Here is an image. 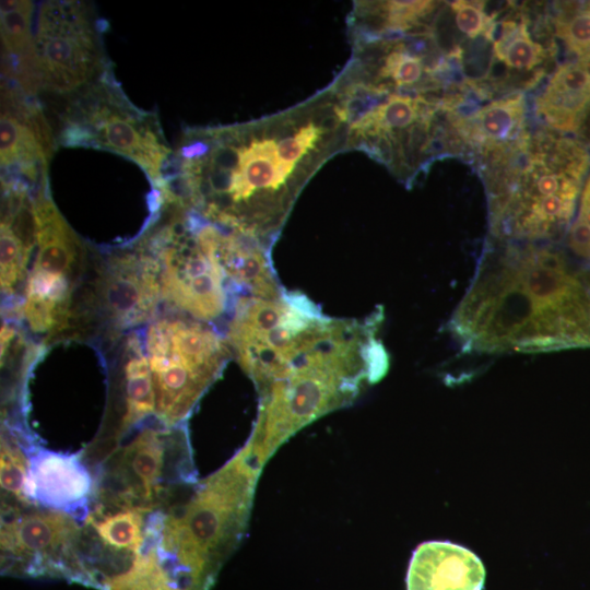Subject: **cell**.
Segmentation results:
<instances>
[{"label": "cell", "instance_id": "1", "mask_svg": "<svg viewBox=\"0 0 590 590\" xmlns=\"http://www.w3.org/2000/svg\"><path fill=\"white\" fill-rule=\"evenodd\" d=\"M448 329L463 353L590 347L588 269L548 243L489 247Z\"/></svg>", "mask_w": 590, "mask_h": 590}, {"label": "cell", "instance_id": "2", "mask_svg": "<svg viewBox=\"0 0 590 590\" xmlns=\"http://www.w3.org/2000/svg\"><path fill=\"white\" fill-rule=\"evenodd\" d=\"M290 116L187 129L164 172L166 199L270 249L316 170L288 164L280 155Z\"/></svg>", "mask_w": 590, "mask_h": 590}, {"label": "cell", "instance_id": "3", "mask_svg": "<svg viewBox=\"0 0 590 590\" xmlns=\"http://www.w3.org/2000/svg\"><path fill=\"white\" fill-rule=\"evenodd\" d=\"M382 310L363 319L319 310L272 356L256 388L259 412L246 446L260 467L297 430L351 404L389 368Z\"/></svg>", "mask_w": 590, "mask_h": 590}, {"label": "cell", "instance_id": "4", "mask_svg": "<svg viewBox=\"0 0 590 590\" xmlns=\"http://www.w3.org/2000/svg\"><path fill=\"white\" fill-rule=\"evenodd\" d=\"M261 469L245 446L184 505L152 514L149 529L158 558L184 590H205L241 540Z\"/></svg>", "mask_w": 590, "mask_h": 590}, {"label": "cell", "instance_id": "5", "mask_svg": "<svg viewBox=\"0 0 590 590\" xmlns=\"http://www.w3.org/2000/svg\"><path fill=\"white\" fill-rule=\"evenodd\" d=\"M588 166V153L573 140L548 138L542 142L522 172L491 189V223L496 237L545 244L566 235Z\"/></svg>", "mask_w": 590, "mask_h": 590}, {"label": "cell", "instance_id": "6", "mask_svg": "<svg viewBox=\"0 0 590 590\" xmlns=\"http://www.w3.org/2000/svg\"><path fill=\"white\" fill-rule=\"evenodd\" d=\"M163 426L181 425L232 355L213 324L176 310L157 315L143 337Z\"/></svg>", "mask_w": 590, "mask_h": 590}, {"label": "cell", "instance_id": "7", "mask_svg": "<svg viewBox=\"0 0 590 590\" xmlns=\"http://www.w3.org/2000/svg\"><path fill=\"white\" fill-rule=\"evenodd\" d=\"M143 244L158 263L162 297L172 309L211 323L228 318L236 297L217 260L214 224L179 205Z\"/></svg>", "mask_w": 590, "mask_h": 590}, {"label": "cell", "instance_id": "8", "mask_svg": "<svg viewBox=\"0 0 590 590\" xmlns=\"http://www.w3.org/2000/svg\"><path fill=\"white\" fill-rule=\"evenodd\" d=\"M59 141L68 146H91L135 162L156 189L173 150L167 145L157 117L130 103L111 70L81 91L66 96Z\"/></svg>", "mask_w": 590, "mask_h": 590}, {"label": "cell", "instance_id": "9", "mask_svg": "<svg viewBox=\"0 0 590 590\" xmlns=\"http://www.w3.org/2000/svg\"><path fill=\"white\" fill-rule=\"evenodd\" d=\"M36 252L16 315L42 340L70 328L76 319L74 292L83 273V245L49 198L46 186L33 197Z\"/></svg>", "mask_w": 590, "mask_h": 590}, {"label": "cell", "instance_id": "10", "mask_svg": "<svg viewBox=\"0 0 590 590\" xmlns=\"http://www.w3.org/2000/svg\"><path fill=\"white\" fill-rule=\"evenodd\" d=\"M34 45L42 91L69 96L110 70L101 22L82 2H43Z\"/></svg>", "mask_w": 590, "mask_h": 590}, {"label": "cell", "instance_id": "11", "mask_svg": "<svg viewBox=\"0 0 590 590\" xmlns=\"http://www.w3.org/2000/svg\"><path fill=\"white\" fill-rule=\"evenodd\" d=\"M9 506L1 521L4 566L28 575H63L87 581L81 560L82 529L74 517L45 508Z\"/></svg>", "mask_w": 590, "mask_h": 590}, {"label": "cell", "instance_id": "12", "mask_svg": "<svg viewBox=\"0 0 590 590\" xmlns=\"http://www.w3.org/2000/svg\"><path fill=\"white\" fill-rule=\"evenodd\" d=\"M158 263L146 246L120 250L98 269L88 306L110 333L150 323L162 302Z\"/></svg>", "mask_w": 590, "mask_h": 590}, {"label": "cell", "instance_id": "13", "mask_svg": "<svg viewBox=\"0 0 590 590\" xmlns=\"http://www.w3.org/2000/svg\"><path fill=\"white\" fill-rule=\"evenodd\" d=\"M187 439L179 426L143 428L114 458L106 471L110 489L99 500L142 507L152 511L162 502L170 452Z\"/></svg>", "mask_w": 590, "mask_h": 590}, {"label": "cell", "instance_id": "14", "mask_svg": "<svg viewBox=\"0 0 590 590\" xmlns=\"http://www.w3.org/2000/svg\"><path fill=\"white\" fill-rule=\"evenodd\" d=\"M54 135L34 96L4 81L1 85L0 161L2 178L31 187L46 185Z\"/></svg>", "mask_w": 590, "mask_h": 590}, {"label": "cell", "instance_id": "15", "mask_svg": "<svg viewBox=\"0 0 590 590\" xmlns=\"http://www.w3.org/2000/svg\"><path fill=\"white\" fill-rule=\"evenodd\" d=\"M24 493L32 506L85 519L96 486L80 455L37 448L27 456Z\"/></svg>", "mask_w": 590, "mask_h": 590}, {"label": "cell", "instance_id": "16", "mask_svg": "<svg viewBox=\"0 0 590 590\" xmlns=\"http://www.w3.org/2000/svg\"><path fill=\"white\" fill-rule=\"evenodd\" d=\"M31 186L1 179L0 284L5 307L17 310L36 246Z\"/></svg>", "mask_w": 590, "mask_h": 590}, {"label": "cell", "instance_id": "17", "mask_svg": "<svg viewBox=\"0 0 590 590\" xmlns=\"http://www.w3.org/2000/svg\"><path fill=\"white\" fill-rule=\"evenodd\" d=\"M151 510L142 507L99 500L85 520L84 535L94 540L101 550L96 557H104L107 579L126 571L143 551L148 541ZM83 530V529H82Z\"/></svg>", "mask_w": 590, "mask_h": 590}, {"label": "cell", "instance_id": "18", "mask_svg": "<svg viewBox=\"0 0 590 590\" xmlns=\"http://www.w3.org/2000/svg\"><path fill=\"white\" fill-rule=\"evenodd\" d=\"M485 568L469 548L449 541L420 544L411 557L406 590H483Z\"/></svg>", "mask_w": 590, "mask_h": 590}, {"label": "cell", "instance_id": "19", "mask_svg": "<svg viewBox=\"0 0 590 590\" xmlns=\"http://www.w3.org/2000/svg\"><path fill=\"white\" fill-rule=\"evenodd\" d=\"M217 260L236 297H275L284 288L270 259V249L247 235L214 224Z\"/></svg>", "mask_w": 590, "mask_h": 590}, {"label": "cell", "instance_id": "20", "mask_svg": "<svg viewBox=\"0 0 590 590\" xmlns=\"http://www.w3.org/2000/svg\"><path fill=\"white\" fill-rule=\"evenodd\" d=\"M32 14L31 1H1L2 79L25 94L35 96L42 91V86L32 32Z\"/></svg>", "mask_w": 590, "mask_h": 590}, {"label": "cell", "instance_id": "21", "mask_svg": "<svg viewBox=\"0 0 590 590\" xmlns=\"http://www.w3.org/2000/svg\"><path fill=\"white\" fill-rule=\"evenodd\" d=\"M590 109V78L577 60L557 67L535 99V113L547 126L574 132Z\"/></svg>", "mask_w": 590, "mask_h": 590}, {"label": "cell", "instance_id": "22", "mask_svg": "<svg viewBox=\"0 0 590 590\" xmlns=\"http://www.w3.org/2000/svg\"><path fill=\"white\" fill-rule=\"evenodd\" d=\"M526 101L522 93L492 101L457 121L460 133L486 151L504 150L519 142L523 134Z\"/></svg>", "mask_w": 590, "mask_h": 590}, {"label": "cell", "instance_id": "23", "mask_svg": "<svg viewBox=\"0 0 590 590\" xmlns=\"http://www.w3.org/2000/svg\"><path fill=\"white\" fill-rule=\"evenodd\" d=\"M125 381V413L121 418L123 432L155 415L153 378L144 350L143 338L138 331L126 337L122 352Z\"/></svg>", "mask_w": 590, "mask_h": 590}, {"label": "cell", "instance_id": "24", "mask_svg": "<svg viewBox=\"0 0 590 590\" xmlns=\"http://www.w3.org/2000/svg\"><path fill=\"white\" fill-rule=\"evenodd\" d=\"M103 587L105 590H184L162 565L151 535L132 565L107 579Z\"/></svg>", "mask_w": 590, "mask_h": 590}, {"label": "cell", "instance_id": "25", "mask_svg": "<svg viewBox=\"0 0 590 590\" xmlns=\"http://www.w3.org/2000/svg\"><path fill=\"white\" fill-rule=\"evenodd\" d=\"M494 57L509 69L531 71L540 66L544 52L542 46L532 39L523 21H504L493 45Z\"/></svg>", "mask_w": 590, "mask_h": 590}, {"label": "cell", "instance_id": "26", "mask_svg": "<svg viewBox=\"0 0 590 590\" xmlns=\"http://www.w3.org/2000/svg\"><path fill=\"white\" fill-rule=\"evenodd\" d=\"M27 475V457L22 449L2 437L1 440V488L7 496H10L20 506H32L27 502L24 493Z\"/></svg>", "mask_w": 590, "mask_h": 590}, {"label": "cell", "instance_id": "27", "mask_svg": "<svg viewBox=\"0 0 590 590\" xmlns=\"http://www.w3.org/2000/svg\"><path fill=\"white\" fill-rule=\"evenodd\" d=\"M565 236L567 252L580 264L590 267V174L583 182L576 214Z\"/></svg>", "mask_w": 590, "mask_h": 590}, {"label": "cell", "instance_id": "28", "mask_svg": "<svg viewBox=\"0 0 590 590\" xmlns=\"http://www.w3.org/2000/svg\"><path fill=\"white\" fill-rule=\"evenodd\" d=\"M424 71L422 57L401 48L393 49L385 57L379 76L390 79L397 86H410L421 80Z\"/></svg>", "mask_w": 590, "mask_h": 590}, {"label": "cell", "instance_id": "29", "mask_svg": "<svg viewBox=\"0 0 590 590\" xmlns=\"http://www.w3.org/2000/svg\"><path fill=\"white\" fill-rule=\"evenodd\" d=\"M483 1L458 0L451 3L455 12V21L460 32L470 38L480 35L492 37L494 33V21L484 10Z\"/></svg>", "mask_w": 590, "mask_h": 590}, {"label": "cell", "instance_id": "30", "mask_svg": "<svg viewBox=\"0 0 590 590\" xmlns=\"http://www.w3.org/2000/svg\"><path fill=\"white\" fill-rule=\"evenodd\" d=\"M381 7L386 13V27L391 31H406L418 20L432 12L434 1H387Z\"/></svg>", "mask_w": 590, "mask_h": 590}, {"label": "cell", "instance_id": "31", "mask_svg": "<svg viewBox=\"0 0 590 590\" xmlns=\"http://www.w3.org/2000/svg\"><path fill=\"white\" fill-rule=\"evenodd\" d=\"M587 269H588V272H589V278H590V267H588Z\"/></svg>", "mask_w": 590, "mask_h": 590}]
</instances>
